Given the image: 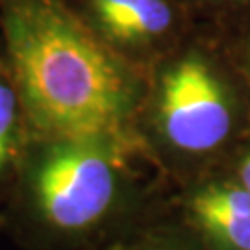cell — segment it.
I'll return each mask as SVG.
<instances>
[{
	"label": "cell",
	"instance_id": "cell-3",
	"mask_svg": "<svg viewBox=\"0 0 250 250\" xmlns=\"http://www.w3.org/2000/svg\"><path fill=\"white\" fill-rule=\"evenodd\" d=\"M243 119L241 91L219 46L193 30L148 71L135 137L154 169L186 186L232 148Z\"/></svg>",
	"mask_w": 250,
	"mask_h": 250
},
{
	"label": "cell",
	"instance_id": "cell-4",
	"mask_svg": "<svg viewBox=\"0 0 250 250\" xmlns=\"http://www.w3.org/2000/svg\"><path fill=\"white\" fill-rule=\"evenodd\" d=\"M100 41L141 71H150L195 30L182 0H69Z\"/></svg>",
	"mask_w": 250,
	"mask_h": 250
},
{
	"label": "cell",
	"instance_id": "cell-9",
	"mask_svg": "<svg viewBox=\"0 0 250 250\" xmlns=\"http://www.w3.org/2000/svg\"><path fill=\"white\" fill-rule=\"evenodd\" d=\"M232 176L250 193V143L241 150L239 158L233 161Z\"/></svg>",
	"mask_w": 250,
	"mask_h": 250
},
{
	"label": "cell",
	"instance_id": "cell-10",
	"mask_svg": "<svg viewBox=\"0 0 250 250\" xmlns=\"http://www.w3.org/2000/svg\"><path fill=\"white\" fill-rule=\"evenodd\" d=\"M241 60H243L245 71H247V74L250 76V32L247 34V37H245V41H243V45H241Z\"/></svg>",
	"mask_w": 250,
	"mask_h": 250
},
{
	"label": "cell",
	"instance_id": "cell-5",
	"mask_svg": "<svg viewBox=\"0 0 250 250\" xmlns=\"http://www.w3.org/2000/svg\"><path fill=\"white\" fill-rule=\"evenodd\" d=\"M178 215L204 250L250 249V193L232 174H206L186 184Z\"/></svg>",
	"mask_w": 250,
	"mask_h": 250
},
{
	"label": "cell",
	"instance_id": "cell-6",
	"mask_svg": "<svg viewBox=\"0 0 250 250\" xmlns=\"http://www.w3.org/2000/svg\"><path fill=\"white\" fill-rule=\"evenodd\" d=\"M28 135L22 99L0 41V206L8 200Z\"/></svg>",
	"mask_w": 250,
	"mask_h": 250
},
{
	"label": "cell",
	"instance_id": "cell-7",
	"mask_svg": "<svg viewBox=\"0 0 250 250\" xmlns=\"http://www.w3.org/2000/svg\"><path fill=\"white\" fill-rule=\"evenodd\" d=\"M109 250H204V247L176 211V217L156 213Z\"/></svg>",
	"mask_w": 250,
	"mask_h": 250
},
{
	"label": "cell",
	"instance_id": "cell-11",
	"mask_svg": "<svg viewBox=\"0 0 250 250\" xmlns=\"http://www.w3.org/2000/svg\"><path fill=\"white\" fill-rule=\"evenodd\" d=\"M4 230H6V219H4L2 209H0V233H4Z\"/></svg>",
	"mask_w": 250,
	"mask_h": 250
},
{
	"label": "cell",
	"instance_id": "cell-8",
	"mask_svg": "<svg viewBox=\"0 0 250 250\" xmlns=\"http://www.w3.org/2000/svg\"><path fill=\"white\" fill-rule=\"evenodd\" d=\"M182 2L188 6L191 13L195 9L204 13H223V11L250 6V0H182Z\"/></svg>",
	"mask_w": 250,
	"mask_h": 250
},
{
	"label": "cell",
	"instance_id": "cell-1",
	"mask_svg": "<svg viewBox=\"0 0 250 250\" xmlns=\"http://www.w3.org/2000/svg\"><path fill=\"white\" fill-rule=\"evenodd\" d=\"M137 145L113 135H28L2 204L21 250H109L156 213Z\"/></svg>",
	"mask_w": 250,
	"mask_h": 250
},
{
	"label": "cell",
	"instance_id": "cell-2",
	"mask_svg": "<svg viewBox=\"0 0 250 250\" xmlns=\"http://www.w3.org/2000/svg\"><path fill=\"white\" fill-rule=\"evenodd\" d=\"M0 41L30 134L113 135L141 148L148 72L109 50L69 0H0Z\"/></svg>",
	"mask_w": 250,
	"mask_h": 250
},
{
	"label": "cell",
	"instance_id": "cell-12",
	"mask_svg": "<svg viewBox=\"0 0 250 250\" xmlns=\"http://www.w3.org/2000/svg\"><path fill=\"white\" fill-rule=\"evenodd\" d=\"M249 250H250V249H249Z\"/></svg>",
	"mask_w": 250,
	"mask_h": 250
}]
</instances>
